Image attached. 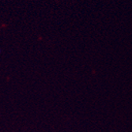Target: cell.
Instances as JSON below:
<instances>
[{"instance_id":"obj_1","label":"cell","mask_w":132,"mask_h":132,"mask_svg":"<svg viewBox=\"0 0 132 132\" xmlns=\"http://www.w3.org/2000/svg\"><path fill=\"white\" fill-rule=\"evenodd\" d=\"M0 52H1V51H0Z\"/></svg>"}]
</instances>
